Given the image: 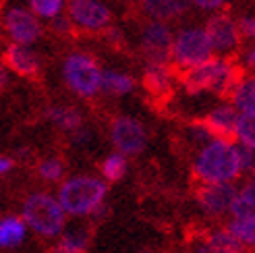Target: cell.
<instances>
[{"label": "cell", "mask_w": 255, "mask_h": 253, "mask_svg": "<svg viewBox=\"0 0 255 253\" xmlns=\"http://www.w3.org/2000/svg\"><path fill=\"white\" fill-rule=\"evenodd\" d=\"M73 27H75V25L71 23L69 17H67V19H65V17H54V21H52V29L58 31V33H71Z\"/></svg>", "instance_id": "f546056e"}, {"label": "cell", "mask_w": 255, "mask_h": 253, "mask_svg": "<svg viewBox=\"0 0 255 253\" xmlns=\"http://www.w3.org/2000/svg\"><path fill=\"white\" fill-rule=\"evenodd\" d=\"M231 102L241 115H247V112H255V75H243L241 81L237 83V87L233 90Z\"/></svg>", "instance_id": "7402d4cb"}, {"label": "cell", "mask_w": 255, "mask_h": 253, "mask_svg": "<svg viewBox=\"0 0 255 253\" xmlns=\"http://www.w3.org/2000/svg\"><path fill=\"white\" fill-rule=\"evenodd\" d=\"M243 75L245 71L235 60V56H212L210 60L193 69L181 71L178 81H181L183 90L191 96L214 94L228 100Z\"/></svg>", "instance_id": "7a4b0ae2"}, {"label": "cell", "mask_w": 255, "mask_h": 253, "mask_svg": "<svg viewBox=\"0 0 255 253\" xmlns=\"http://www.w3.org/2000/svg\"><path fill=\"white\" fill-rule=\"evenodd\" d=\"M191 170L199 185H226L235 183L245 174L243 168V145L235 139L212 137L197 147Z\"/></svg>", "instance_id": "6da1fadb"}, {"label": "cell", "mask_w": 255, "mask_h": 253, "mask_svg": "<svg viewBox=\"0 0 255 253\" xmlns=\"http://www.w3.org/2000/svg\"><path fill=\"white\" fill-rule=\"evenodd\" d=\"M56 199L71 218H100L106 212L108 183L98 174H73L58 185Z\"/></svg>", "instance_id": "3957f363"}, {"label": "cell", "mask_w": 255, "mask_h": 253, "mask_svg": "<svg viewBox=\"0 0 255 253\" xmlns=\"http://www.w3.org/2000/svg\"><path fill=\"white\" fill-rule=\"evenodd\" d=\"M191 0H141V8L154 21H168L189 8Z\"/></svg>", "instance_id": "ffe728a7"}, {"label": "cell", "mask_w": 255, "mask_h": 253, "mask_svg": "<svg viewBox=\"0 0 255 253\" xmlns=\"http://www.w3.org/2000/svg\"><path fill=\"white\" fill-rule=\"evenodd\" d=\"M69 139H71V143H73L75 147H87L89 143H92V139H94V131H89L87 126L83 125L79 131L71 133V135H69Z\"/></svg>", "instance_id": "f1b7e54d"}, {"label": "cell", "mask_w": 255, "mask_h": 253, "mask_svg": "<svg viewBox=\"0 0 255 253\" xmlns=\"http://www.w3.org/2000/svg\"><path fill=\"white\" fill-rule=\"evenodd\" d=\"M27 233L29 229L21 216H15V214L0 216V249L2 251L21 247L25 243V239H27Z\"/></svg>", "instance_id": "ac0fdd59"}, {"label": "cell", "mask_w": 255, "mask_h": 253, "mask_svg": "<svg viewBox=\"0 0 255 253\" xmlns=\"http://www.w3.org/2000/svg\"><path fill=\"white\" fill-rule=\"evenodd\" d=\"M249 174H255V164H253V168H251V172Z\"/></svg>", "instance_id": "d590c367"}, {"label": "cell", "mask_w": 255, "mask_h": 253, "mask_svg": "<svg viewBox=\"0 0 255 253\" xmlns=\"http://www.w3.org/2000/svg\"><path fill=\"white\" fill-rule=\"evenodd\" d=\"M12 164H15V162H12L8 156L0 154V176H4V174L10 172V170H12Z\"/></svg>", "instance_id": "d6a6232c"}, {"label": "cell", "mask_w": 255, "mask_h": 253, "mask_svg": "<svg viewBox=\"0 0 255 253\" xmlns=\"http://www.w3.org/2000/svg\"><path fill=\"white\" fill-rule=\"evenodd\" d=\"M127 172H129V158L119 154V151H110V154L100 162V176L106 183L123 181Z\"/></svg>", "instance_id": "d4e9b609"}, {"label": "cell", "mask_w": 255, "mask_h": 253, "mask_svg": "<svg viewBox=\"0 0 255 253\" xmlns=\"http://www.w3.org/2000/svg\"><path fill=\"white\" fill-rule=\"evenodd\" d=\"M62 79L77 98L94 100L100 94L102 69L92 54L71 52L62 62Z\"/></svg>", "instance_id": "5b68a950"}, {"label": "cell", "mask_w": 255, "mask_h": 253, "mask_svg": "<svg viewBox=\"0 0 255 253\" xmlns=\"http://www.w3.org/2000/svg\"><path fill=\"white\" fill-rule=\"evenodd\" d=\"M6 81H8L6 71H4V67H2V65H0V90H4V87H6Z\"/></svg>", "instance_id": "e575fe53"}, {"label": "cell", "mask_w": 255, "mask_h": 253, "mask_svg": "<svg viewBox=\"0 0 255 253\" xmlns=\"http://www.w3.org/2000/svg\"><path fill=\"white\" fill-rule=\"evenodd\" d=\"M35 174H37V179L46 185H60L67 179V164L58 156H48L37 162Z\"/></svg>", "instance_id": "603a6c76"}, {"label": "cell", "mask_w": 255, "mask_h": 253, "mask_svg": "<svg viewBox=\"0 0 255 253\" xmlns=\"http://www.w3.org/2000/svg\"><path fill=\"white\" fill-rule=\"evenodd\" d=\"M174 69L170 62H145L141 83L154 100H168L174 90Z\"/></svg>", "instance_id": "4fadbf2b"}, {"label": "cell", "mask_w": 255, "mask_h": 253, "mask_svg": "<svg viewBox=\"0 0 255 253\" xmlns=\"http://www.w3.org/2000/svg\"><path fill=\"white\" fill-rule=\"evenodd\" d=\"M0 29H2V25H0Z\"/></svg>", "instance_id": "8d00e7d4"}, {"label": "cell", "mask_w": 255, "mask_h": 253, "mask_svg": "<svg viewBox=\"0 0 255 253\" xmlns=\"http://www.w3.org/2000/svg\"><path fill=\"white\" fill-rule=\"evenodd\" d=\"M69 19L83 31H104L110 25V10L96 0H69Z\"/></svg>", "instance_id": "30bf717a"}, {"label": "cell", "mask_w": 255, "mask_h": 253, "mask_svg": "<svg viewBox=\"0 0 255 253\" xmlns=\"http://www.w3.org/2000/svg\"><path fill=\"white\" fill-rule=\"evenodd\" d=\"M243 71L245 69H249V71H255V46L253 48H249V50H245V54H243Z\"/></svg>", "instance_id": "1f68e13d"}, {"label": "cell", "mask_w": 255, "mask_h": 253, "mask_svg": "<svg viewBox=\"0 0 255 253\" xmlns=\"http://www.w3.org/2000/svg\"><path fill=\"white\" fill-rule=\"evenodd\" d=\"M231 216H255V174H249V179L237 187Z\"/></svg>", "instance_id": "cb8c5ba5"}, {"label": "cell", "mask_w": 255, "mask_h": 253, "mask_svg": "<svg viewBox=\"0 0 255 253\" xmlns=\"http://www.w3.org/2000/svg\"><path fill=\"white\" fill-rule=\"evenodd\" d=\"M46 119L48 123H52L60 133L71 135L75 131H79L85 125L81 110H77L75 106H67V104H52L46 108Z\"/></svg>", "instance_id": "e0dca14e"}, {"label": "cell", "mask_w": 255, "mask_h": 253, "mask_svg": "<svg viewBox=\"0 0 255 253\" xmlns=\"http://www.w3.org/2000/svg\"><path fill=\"white\" fill-rule=\"evenodd\" d=\"M172 33L164 23L151 21L141 31V52L147 62H170Z\"/></svg>", "instance_id": "7c38bea8"}, {"label": "cell", "mask_w": 255, "mask_h": 253, "mask_svg": "<svg viewBox=\"0 0 255 253\" xmlns=\"http://www.w3.org/2000/svg\"><path fill=\"white\" fill-rule=\"evenodd\" d=\"M4 29L12 44L31 46L42 37V25L33 12L25 8H10L4 15Z\"/></svg>", "instance_id": "8fae6325"}, {"label": "cell", "mask_w": 255, "mask_h": 253, "mask_svg": "<svg viewBox=\"0 0 255 253\" xmlns=\"http://www.w3.org/2000/svg\"><path fill=\"white\" fill-rule=\"evenodd\" d=\"M214 54V50L210 46V40L203 29L199 27H189L181 29L172 37V50H170V62L181 69H193L201 62L210 60Z\"/></svg>", "instance_id": "8992f818"}, {"label": "cell", "mask_w": 255, "mask_h": 253, "mask_svg": "<svg viewBox=\"0 0 255 253\" xmlns=\"http://www.w3.org/2000/svg\"><path fill=\"white\" fill-rule=\"evenodd\" d=\"M193 2L197 6H201V8H218L224 0H193Z\"/></svg>", "instance_id": "836d02e7"}, {"label": "cell", "mask_w": 255, "mask_h": 253, "mask_svg": "<svg viewBox=\"0 0 255 253\" xmlns=\"http://www.w3.org/2000/svg\"><path fill=\"white\" fill-rule=\"evenodd\" d=\"M21 218L27 229L42 239H56L67 229V214L56 195L48 191H31L21 204Z\"/></svg>", "instance_id": "277c9868"}, {"label": "cell", "mask_w": 255, "mask_h": 253, "mask_svg": "<svg viewBox=\"0 0 255 253\" xmlns=\"http://www.w3.org/2000/svg\"><path fill=\"white\" fill-rule=\"evenodd\" d=\"M235 141L243 147L255 151V112L239 115V123L235 129Z\"/></svg>", "instance_id": "4316f807"}, {"label": "cell", "mask_w": 255, "mask_h": 253, "mask_svg": "<svg viewBox=\"0 0 255 253\" xmlns=\"http://www.w3.org/2000/svg\"><path fill=\"white\" fill-rule=\"evenodd\" d=\"M206 35L210 40V46L214 52H218L222 56H235L241 44V29L239 23L231 15H216L208 21L206 25Z\"/></svg>", "instance_id": "9c48e42d"}, {"label": "cell", "mask_w": 255, "mask_h": 253, "mask_svg": "<svg viewBox=\"0 0 255 253\" xmlns=\"http://www.w3.org/2000/svg\"><path fill=\"white\" fill-rule=\"evenodd\" d=\"M108 137L114 151H119L123 156H139L147 147L149 135L145 125L129 115H119L114 117L108 125Z\"/></svg>", "instance_id": "52a82bcc"}, {"label": "cell", "mask_w": 255, "mask_h": 253, "mask_svg": "<svg viewBox=\"0 0 255 253\" xmlns=\"http://www.w3.org/2000/svg\"><path fill=\"white\" fill-rule=\"evenodd\" d=\"M195 253H247L226 226L206 231L195 243Z\"/></svg>", "instance_id": "2e32d148"}, {"label": "cell", "mask_w": 255, "mask_h": 253, "mask_svg": "<svg viewBox=\"0 0 255 253\" xmlns=\"http://www.w3.org/2000/svg\"><path fill=\"white\" fill-rule=\"evenodd\" d=\"M92 241V233L85 226H73L65 229L60 237H56V243L50 247L48 253H85Z\"/></svg>", "instance_id": "d6986e66"}, {"label": "cell", "mask_w": 255, "mask_h": 253, "mask_svg": "<svg viewBox=\"0 0 255 253\" xmlns=\"http://www.w3.org/2000/svg\"><path fill=\"white\" fill-rule=\"evenodd\" d=\"M237 197V185H197L195 189V204L208 218L231 216L233 201Z\"/></svg>", "instance_id": "ba28073f"}, {"label": "cell", "mask_w": 255, "mask_h": 253, "mask_svg": "<svg viewBox=\"0 0 255 253\" xmlns=\"http://www.w3.org/2000/svg\"><path fill=\"white\" fill-rule=\"evenodd\" d=\"M239 115L241 112L231 102L218 104L201 119V125L206 126L212 137L235 139V129H237V123H239Z\"/></svg>", "instance_id": "9a60e30c"}, {"label": "cell", "mask_w": 255, "mask_h": 253, "mask_svg": "<svg viewBox=\"0 0 255 253\" xmlns=\"http://www.w3.org/2000/svg\"><path fill=\"white\" fill-rule=\"evenodd\" d=\"M135 90V79L129 73L123 71H102V81H100V92L112 96V98H123L129 96Z\"/></svg>", "instance_id": "44dd1931"}, {"label": "cell", "mask_w": 255, "mask_h": 253, "mask_svg": "<svg viewBox=\"0 0 255 253\" xmlns=\"http://www.w3.org/2000/svg\"><path fill=\"white\" fill-rule=\"evenodd\" d=\"M2 65L19 77L33 79L40 75V56L29 46L8 44L2 52Z\"/></svg>", "instance_id": "5bb4252c"}, {"label": "cell", "mask_w": 255, "mask_h": 253, "mask_svg": "<svg viewBox=\"0 0 255 253\" xmlns=\"http://www.w3.org/2000/svg\"><path fill=\"white\" fill-rule=\"evenodd\" d=\"M226 229L245 249H255V216H231Z\"/></svg>", "instance_id": "484cf974"}, {"label": "cell", "mask_w": 255, "mask_h": 253, "mask_svg": "<svg viewBox=\"0 0 255 253\" xmlns=\"http://www.w3.org/2000/svg\"><path fill=\"white\" fill-rule=\"evenodd\" d=\"M29 2H31L33 15H37V17L54 19L62 10V0H29Z\"/></svg>", "instance_id": "83f0119b"}, {"label": "cell", "mask_w": 255, "mask_h": 253, "mask_svg": "<svg viewBox=\"0 0 255 253\" xmlns=\"http://www.w3.org/2000/svg\"><path fill=\"white\" fill-rule=\"evenodd\" d=\"M239 29H241V33H243V35L253 37V40H255V19H243L239 23Z\"/></svg>", "instance_id": "4dcf8cb0"}]
</instances>
